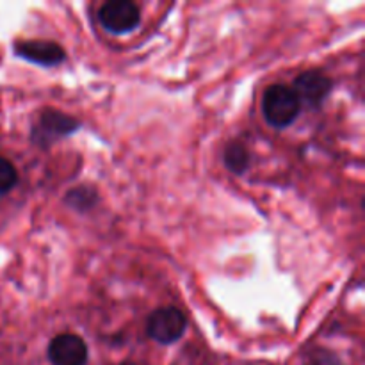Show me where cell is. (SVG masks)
<instances>
[{
	"label": "cell",
	"instance_id": "277c9868",
	"mask_svg": "<svg viewBox=\"0 0 365 365\" xmlns=\"http://www.w3.org/2000/svg\"><path fill=\"white\" fill-rule=\"evenodd\" d=\"M78 128H81V121L77 118L56 109H45L39 114L38 123L32 128V141L36 145H50L57 139L75 134Z\"/></svg>",
	"mask_w": 365,
	"mask_h": 365
},
{
	"label": "cell",
	"instance_id": "ba28073f",
	"mask_svg": "<svg viewBox=\"0 0 365 365\" xmlns=\"http://www.w3.org/2000/svg\"><path fill=\"white\" fill-rule=\"evenodd\" d=\"M223 163L230 173L245 175L252 164V157L241 141H230L223 150Z\"/></svg>",
	"mask_w": 365,
	"mask_h": 365
},
{
	"label": "cell",
	"instance_id": "52a82bcc",
	"mask_svg": "<svg viewBox=\"0 0 365 365\" xmlns=\"http://www.w3.org/2000/svg\"><path fill=\"white\" fill-rule=\"evenodd\" d=\"M14 53L21 59L29 61L39 66H57L64 63L66 52L63 46L56 41H46V39H25V41H16L14 45Z\"/></svg>",
	"mask_w": 365,
	"mask_h": 365
},
{
	"label": "cell",
	"instance_id": "8fae6325",
	"mask_svg": "<svg viewBox=\"0 0 365 365\" xmlns=\"http://www.w3.org/2000/svg\"><path fill=\"white\" fill-rule=\"evenodd\" d=\"M309 365H346V364L342 362L335 353L327 351V349H317L316 353L310 355Z\"/></svg>",
	"mask_w": 365,
	"mask_h": 365
},
{
	"label": "cell",
	"instance_id": "6da1fadb",
	"mask_svg": "<svg viewBox=\"0 0 365 365\" xmlns=\"http://www.w3.org/2000/svg\"><path fill=\"white\" fill-rule=\"evenodd\" d=\"M302 110L298 96L291 86L273 84L266 89L262 98L264 120L274 128H285L292 125Z\"/></svg>",
	"mask_w": 365,
	"mask_h": 365
},
{
	"label": "cell",
	"instance_id": "3957f363",
	"mask_svg": "<svg viewBox=\"0 0 365 365\" xmlns=\"http://www.w3.org/2000/svg\"><path fill=\"white\" fill-rule=\"evenodd\" d=\"M98 20L110 34H128L141 24V9L130 0H110L100 7Z\"/></svg>",
	"mask_w": 365,
	"mask_h": 365
},
{
	"label": "cell",
	"instance_id": "8992f818",
	"mask_svg": "<svg viewBox=\"0 0 365 365\" xmlns=\"http://www.w3.org/2000/svg\"><path fill=\"white\" fill-rule=\"evenodd\" d=\"M46 355L52 365H86L89 359L84 339L75 334H59L50 341Z\"/></svg>",
	"mask_w": 365,
	"mask_h": 365
},
{
	"label": "cell",
	"instance_id": "9c48e42d",
	"mask_svg": "<svg viewBox=\"0 0 365 365\" xmlns=\"http://www.w3.org/2000/svg\"><path fill=\"white\" fill-rule=\"evenodd\" d=\"M64 203L75 212H89L98 203V192L91 185H77L64 195Z\"/></svg>",
	"mask_w": 365,
	"mask_h": 365
},
{
	"label": "cell",
	"instance_id": "7a4b0ae2",
	"mask_svg": "<svg viewBox=\"0 0 365 365\" xmlns=\"http://www.w3.org/2000/svg\"><path fill=\"white\" fill-rule=\"evenodd\" d=\"M187 328V317L177 307H160L146 319V334L152 341L163 346L180 341Z\"/></svg>",
	"mask_w": 365,
	"mask_h": 365
},
{
	"label": "cell",
	"instance_id": "5b68a950",
	"mask_svg": "<svg viewBox=\"0 0 365 365\" xmlns=\"http://www.w3.org/2000/svg\"><path fill=\"white\" fill-rule=\"evenodd\" d=\"M296 96L299 103L309 107H321L334 89V81L323 70H307L294 78Z\"/></svg>",
	"mask_w": 365,
	"mask_h": 365
},
{
	"label": "cell",
	"instance_id": "30bf717a",
	"mask_svg": "<svg viewBox=\"0 0 365 365\" xmlns=\"http://www.w3.org/2000/svg\"><path fill=\"white\" fill-rule=\"evenodd\" d=\"M18 184V171L11 160L0 157V195H7Z\"/></svg>",
	"mask_w": 365,
	"mask_h": 365
}]
</instances>
